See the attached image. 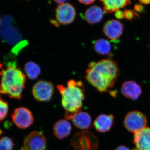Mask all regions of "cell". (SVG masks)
<instances>
[{
  "label": "cell",
  "instance_id": "cell-1",
  "mask_svg": "<svg viewBox=\"0 0 150 150\" xmlns=\"http://www.w3.org/2000/svg\"><path fill=\"white\" fill-rule=\"evenodd\" d=\"M120 74L118 64L115 61L104 59L90 63L86 71V78L100 92H105L112 88Z\"/></svg>",
  "mask_w": 150,
  "mask_h": 150
},
{
  "label": "cell",
  "instance_id": "cell-2",
  "mask_svg": "<svg viewBox=\"0 0 150 150\" xmlns=\"http://www.w3.org/2000/svg\"><path fill=\"white\" fill-rule=\"evenodd\" d=\"M62 96V104L65 110V118L72 120L76 114L81 111L85 98L83 83L81 81L70 80L67 86H57Z\"/></svg>",
  "mask_w": 150,
  "mask_h": 150
},
{
  "label": "cell",
  "instance_id": "cell-3",
  "mask_svg": "<svg viewBox=\"0 0 150 150\" xmlns=\"http://www.w3.org/2000/svg\"><path fill=\"white\" fill-rule=\"evenodd\" d=\"M6 66V69L0 71V93L7 95L11 98L21 99L25 87V75L17 67L16 62Z\"/></svg>",
  "mask_w": 150,
  "mask_h": 150
},
{
  "label": "cell",
  "instance_id": "cell-4",
  "mask_svg": "<svg viewBox=\"0 0 150 150\" xmlns=\"http://www.w3.org/2000/svg\"><path fill=\"white\" fill-rule=\"evenodd\" d=\"M71 144L75 150H98V140L88 131H81L75 134Z\"/></svg>",
  "mask_w": 150,
  "mask_h": 150
},
{
  "label": "cell",
  "instance_id": "cell-5",
  "mask_svg": "<svg viewBox=\"0 0 150 150\" xmlns=\"http://www.w3.org/2000/svg\"><path fill=\"white\" fill-rule=\"evenodd\" d=\"M123 124L128 131L134 134L146 127L147 119L142 112L134 110L126 114L123 120Z\"/></svg>",
  "mask_w": 150,
  "mask_h": 150
},
{
  "label": "cell",
  "instance_id": "cell-6",
  "mask_svg": "<svg viewBox=\"0 0 150 150\" xmlns=\"http://www.w3.org/2000/svg\"><path fill=\"white\" fill-rule=\"evenodd\" d=\"M76 12L74 6L69 3L59 4L55 11L57 24L67 25L71 24L76 18Z\"/></svg>",
  "mask_w": 150,
  "mask_h": 150
},
{
  "label": "cell",
  "instance_id": "cell-7",
  "mask_svg": "<svg viewBox=\"0 0 150 150\" xmlns=\"http://www.w3.org/2000/svg\"><path fill=\"white\" fill-rule=\"evenodd\" d=\"M54 91V86L52 83L40 80L33 86L32 93L36 100L40 102H47L51 100Z\"/></svg>",
  "mask_w": 150,
  "mask_h": 150
},
{
  "label": "cell",
  "instance_id": "cell-8",
  "mask_svg": "<svg viewBox=\"0 0 150 150\" xmlns=\"http://www.w3.org/2000/svg\"><path fill=\"white\" fill-rule=\"evenodd\" d=\"M11 118L17 127L25 129L31 126L34 121L32 112L26 107L17 108L11 115Z\"/></svg>",
  "mask_w": 150,
  "mask_h": 150
},
{
  "label": "cell",
  "instance_id": "cell-9",
  "mask_svg": "<svg viewBox=\"0 0 150 150\" xmlns=\"http://www.w3.org/2000/svg\"><path fill=\"white\" fill-rule=\"evenodd\" d=\"M46 146V137L43 133L33 131L25 139L23 147L21 150H45Z\"/></svg>",
  "mask_w": 150,
  "mask_h": 150
},
{
  "label": "cell",
  "instance_id": "cell-10",
  "mask_svg": "<svg viewBox=\"0 0 150 150\" xmlns=\"http://www.w3.org/2000/svg\"><path fill=\"white\" fill-rule=\"evenodd\" d=\"M124 25L117 20H110L105 23L103 32L110 40H116L123 34Z\"/></svg>",
  "mask_w": 150,
  "mask_h": 150
},
{
  "label": "cell",
  "instance_id": "cell-11",
  "mask_svg": "<svg viewBox=\"0 0 150 150\" xmlns=\"http://www.w3.org/2000/svg\"><path fill=\"white\" fill-rule=\"evenodd\" d=\"M133 150H150V128L146 127L134 133Z\"/></svg>",
  "mask_w": 150,
  "mask_h": 150
},
{
  "label": "cell",
  "instance_id": "cell-12",
  "mask_svg": "<svg viewBox=\"0 0 150 150\" xmlns=\"http://www.w3.org/2000/svg\"><path fill=\"white\" fill-rule=\"evenodd\" d=\"M142 92L141 85L133 80L124 82L121 87V92L123 96L132 100L139 99Z\"/></svg>",
  "mask_w": 150,
  "mask_h": 150
},
{
  "label": "cell",
  "instance_id": "cell-13",
  "mask_svg": "<svg viewBox=\"0 0 150 150\" xmlns=\"http://www.w3.org/2000/svg\"><path fill=\"white\" fill-rule=\"evenodd\" d=\"M114 121V117L112 114H100L94 121V126L95 129L98 132L106 133L112 128Z\"/></svg>",
  "mask_w": 150,
  "mask_h": 150
},
{
  "label": "cell",
  "instance_id": "cell-14",
  "mask_svg": "<svg viewBox=\"0 0 150 150\" xmlns=\"http://www.w3.org/2000/svg\"><path fill=\"white\" fill-rule=\"evenodd\" d=\"M72 129L71 124L69 121L65 119H61L54 124L53 132L57 139L62 140L70 135Z\"/></svg>",
  "mask_w": 150,
  "mask_h": 150
},
{
  "label": "cell",
  "instance_id": "cell-15",
  "mask_svg": "<svg viewBox=\"0 0 150 150\" xmlns=\"http://www.w3.org/2000/svg\"><path fill=\"white\" fill-rule=\"evenodd\" d=\"M103 17V11L101 8L96 5L92 6L87 9L84 14L86 21L91 25L100 22Z\"/></svg>",
  "mask_w": 150,
  "mask_h": 150
},
{
  "label": "cell",
  "instance_id": "cell-16",
  "mask_svg": "<svg viewBox=\"0 0 150 150\" xmlns=\"http://www.w3.org/2000/svg\"><path fill=\"white\" fill-rule=\"evenodd\" d=\"M105 13H111L131 4V0H100Z\"/></svg>",
  "mask_w": 150,
  "mask_h": 150
},
{
  "label": "cell",
  "instance_id": "cell-17",
  "mask_svg": "<svg viewBox=\"0 0 150 150\" xmlns=\"http://www.w3.org/2000/svg\"><path fill=\"white\" fill-rule=\"evenodd\" d=\"M72 121L74 126L81 130H88L92 126L91 116L86 112L81 111L78 112L73 117Z\"/></svg>",
  "mask_w": 150,
  "mask_h": 150
},
{
  "label": "cell",
  "instance_id": "cell-18",
  "mask_svg": "<svg viewBox=\"0 0 150 150\" xmlns=\"http://www.w3.org/2000/svg\"><path fill=\"white\" fill-rule=\"evenodd\" d=\"M93 48L96 53L103 56L110 55L112 51L111 44L104 38H100L95 41Z\"/></svg>",
  "mask_w": 150,
  "mask_h": 150
},
{
  "label": "cell",
  "instance_id": "cell-19",
  "mask_svg": "<svg viewBox=\"0 0 150 150\" xmlns=\"http://www.w3.org/2000/svg\"><path fill=\"white\" fill-rule=\"evenodd\" d=\"M24 71L28 77L31 80H35L41 74V69L35 62H28L25 65Z\"/></svg>",
  "mask_w": 150,
  "mask_h": 150
},
{
  "label": "cell",
  "instance_id": "cell-20",
  "mask_svg": "<svg viewBox=\"0 0 150 150\" xmlns=\"http://www.w3.org/2000/svg\"><path fill=\"white\" fill-rule=\"evenodd\" d=\"M14 143L12 139L8 137H4L0 139V150H12Z\"/></svg>",
  "mask_w": 150,
  "mask_h": 150
},
{
  "label": "cell",
  "instance_id": "cell-21",
  "mask_svg": "<svg viewBox=\"0 0 150 150\" xmlns=\"http://www.w3.org/2000/svg\"><path fill=\"white\" fill-rule=\"evenodd\" d=\"M8 103L0 98V122L4 121L8 115Z\"/></svg>",
  "mask_w": 150,
  "mask_h": 150
},
{
  "label": "cell",
  "instance_id": "cell-22",
  "mask_svg": "<svg viewBox=\"0 0 150 150\" xmlns=\"http://www.w3.org/2000/svg\"><path fill=\"white\" fill-rule=\"evenodd\" d=\"M124 11L125 18L128 20L131 21L137 18H139V15L134 11L130 9H126Z\"/></svg>",
  "mask_w": 150,
  "mask_h": 150
},
{
  "label": "cell",
  "instance_id": "cell-23",
  "mask_svg": "<svg viewBox=\"0 0 150 150\" xmlns=\"http://www.w3.org/2000/svg\"><path fill=\"white\" fill-rule=\"evenodd\" d=\"M134 11L139 13H142L145 11V7L141 4H136L134 6Z\"/></svg>",
  "mask_w": 150,
  "mask_h": 150
},
{
  "label": "cell",
  "instance_id": "cell-24",
  "mask_svg": "<svg viewBox=\"0 0 150 150\" xmlns=\"http://www.w3.org/2000/svg\"><path fill=\"white\" fill-rule=\"evenodd\" d=\"M115 18L118 19H122L125 18L124 11L121 10L116 11L115 12Z\"/></svg>",
  "mask_w": 150,
  "mask_h": 150
},
{
  "label": "cell",
  "instance_id": "cell-25",
  "mask_svg": "<svg viewBox=\"0 0 150 150\" xmlns=\"http://www.w3.org/2000/svg\"><path fill=\"white\" fill-rule=\"evenodd\" d=\"M81 4H83L86 5H88L94 2L96 0H78Z\"/></svg>",
  "mask_w": 150,
  "mask_h": 150
},
{
  "label": "cell",
  "instance_id": "cell-26",
  "mask_svg": "<svg viewBox=\"0 0 150 150\" xmlns=\"http://www.w3.org/2000/svg\"><path fill=\"white\" fill-rule=\"evenodd\" d=\"M115 150H131L130 149H129V148L127 147L126 146H123V145H122V146H119L117 148H116V149Z\"/></svg>",
  "mask_w": 150,
  "mask_h": 150
},
{
  "label": "cell",
  "instance_id": "cell-27",
  "mask_svg": "<svg viewBox=\"0 0 150 150\" xmlns=\"http://www.w3.org/2000/svg\"><path fill=\"white\" fill-rule=\"evenodd\" d=\"M140 4L144 5H150V0H139Z\"/></svg>",
  "mask_w": 150,
  "mask_h": 150
},
{
  "label": "cell",
  "instance_id": "cell-28",
  "mask_svg": "<svg viewBox=\"0 0 150 150\" xmlns=\"http://www.w3.org/2000/svg\"><path fill=\"white\" fill-rule=\"evenodd\" d=\"M54 2L57 4H64L65 2L67 1V0H54Z\"/></svg>",
  "mask_w": 150,
  "mask_h": 150
},
{
  "label": "cell",
  "instance_id": "cell-29",
  "mask_svg": "<svg viewBox=\"0 0 150 150\" xmlns=\"http://www.w3.org/2000/svg\"><path fill=\"white\" fill-rule=\"evenodd\" d=\"M110 93L112 96L115 97L116 96V92L115 91H110Z\"/></svg>",
  "mask_w": 150,
  "mask_h": 150
},
{
  "label": "cell",
  "instance_id": "cell-30",
  "mask_svg": "<svg viewBox=\"0 0 150 150\" xmlns=\"http://www.w3.org/2000/svg\"><path fill=\"white\" fill-rule=\"evenodd\" d=\"M3 65L2 64H1V62H0V69H1L2 68Z\"/></svg>",
  "mask_w": 150,
  "mask_h": 150
},
{
  "label": "cell",
  "instance_id": "cell-31",
  "mask_svg": "<svg viewBox=\"0 0 150 150\" xmlns=\"http://www.w3.org/2000/svg\"><path fill=\"white\" fill-rule=\"evenodd\" d=\"M1 18H0V24H1Z\"/></svg>",
  "mask_w": 150,
  "mask_h": 150
}]
</instances>
